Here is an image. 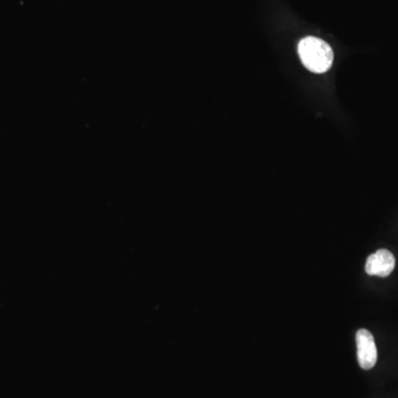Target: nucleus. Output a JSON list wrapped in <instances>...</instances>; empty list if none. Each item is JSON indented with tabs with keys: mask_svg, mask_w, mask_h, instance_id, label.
Here are the masks:
<instances>
[{
	"mask_svg": "<svg viewBox=\"0 0 398 398\" xmlns=\"http://www.w3.org/2000/svg\"><path fill=\"white\" fill-rule=\"evenodd\" d=\"M356 345H357V360L360 366L363 370H371L375 366L377 362V349H376L374 336L370 331L361 329L356 333Z\"/></svg>",
	"mask_w": 398,
	"mask_h": 398,
	"instance_id": "2",
	"label": "nucleus"
},
{
	"mask_svg": "<svg viewBox=\"0 0 398 398\" xmlns=\"http://www.w3.org/2000/svg\"><path fill=\"white\" fill-rule=\"evenodd\" d=\"M394 268H395V257L386 249H379L375 254H371L370 257L367 258L365 265L366 274L377 277H388Z\"/></svg>",
	"mask_w": 398,
	"mask_h": 398,
	"instance_id": "3",
	"label": "nucleus"
},
{
	"mask_svg": "<svg viewBox=\"0 0 398 398\" xmlns=\"http://www.w3.org/2000/svg\"><path fill=\"white\" fill-rule=\"evenodd\" d=\"M298 51L305 68L314 74H324L333 63V50L319 38L307 37L301 40Z\"/></svg>",
	"mask_w": 398,
	"mask_h": 398,
	"instance_id": "1",
	"label": "nucleus"
}]
</instances>
